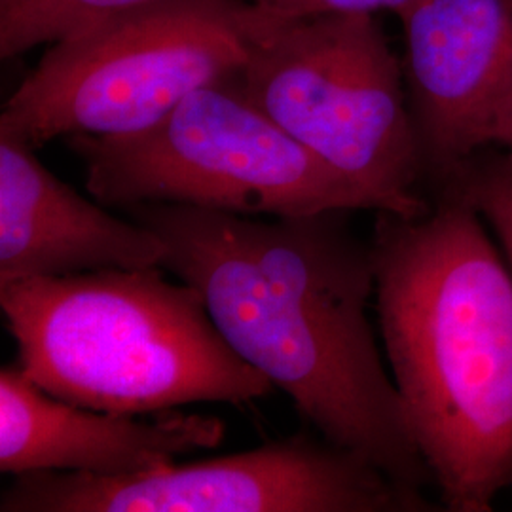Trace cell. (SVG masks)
<instances>
[{"label": "cell", "mask_w": 512, "mask_h": 512, "mask_svg": "<svg viewBox=\"0 0 512 512\" xmlns=\"http://www.w3.org/2000/svg\"><path fill=\"white\" fill-rule=\"evenodd\" d=\"M164 239L162 268L202 293L226 342L300 420L408 488H435L366 315L372 247L348 209L262 220L143 203L122 209Z\"/></svg>", "instance_id": "cell-1"}, {"label": "cell", "mask_w": 512, "mask_h": 512, "mask_svg": "<svg viewBox=\"0 0 512 512\" xmlns=\"http://www.w3.org/2000/svg\"><path fill=\"white\" fill-rule=\"evenodd\" d=\"M427 198L374 211L378 321L440 503L490 512L512 492V274L469 203Z\"/></svg>", "instance_id": "cell-2"}, {"label": "cell", "mask_w": 512, "mask_h": 512, "mask_svg": "<svg viewBox=\"0 0 512 512\" xmlns=\"http://www.w3.org/2000/svg\"><path fill=\"white\" fill-rule=\"evenodd\" d=\"M160 268L0 285L16 365L61 401L116 414L268 397L274 384L226 342L202 293Z\"/></svg>", "instance_id": "cell-3"}, {"label": "cell", "mask_w": 512, "mask_h": 512, "mask_svg": "<svg viewBox=\"0 0 512 512\" xmlns=\"http://www.w3.org/2000/svg\"><path fill=\"white\" fill-rule=\"evenodd\" d=\"M249 97L374 211L429 207L404 67L376 14L283 16L251 4Z\"/></svg>", "instance_id": "cell-4"}, {"label": "cell", "mask_w": 512, "mask_h": 512, "mask_svg": "<svg viewBox=\"0 0 512 512\" xmlns=\"http://www.w3.org/2000/svg\"><path fill=\"white\" fill-rule=\"evenodd\" d=\"M101 205L169 203L249 217L374 211L344 175L256 105L241 71L198 88L158 124L122 135H71Z\"/></svg>", "instance_id": "cell-5"}, {"label": "cell", "mask_w": 512, "mask_h": 512, "mask_svg": "<svg viewBox=\"0 0 512 512\" xmlns=\"http://www.w3.org/2000/svg\"><path fill=\"white\" fill-rule=\"evenodd\" d=\"M251 4L164 0L52 42L4 103L0 133L27 147L150 128L247 61Z\"/></svg>", "instance_id": "cell-6"}, {"label": "cell", "mask_w": 512, "mask_h": 512, "mask_svg": "<svg viewBox=\"0 0 512 512\" xmlns=\"http://www.w3.org/2000/svg\"><path fill=\"white\" fill-rule=\"evenodd\" d=\"M437 503L359 454L302 431L255 450L143 475L27 473L0 512H433Z\"/></svg>", "instance_id": "cell-7"}, {"label": "cell", "mask_w": 512, "mask_h": 512, "mask_svg": "<svg viewBox=\"0 0 512 512\" xmlns=\"http://www.w3.org/2000/svg\"><path fill=\"white\" fill-rule=\"evenodd\" d=\"M399 19L427 192L478 150L512 78V0H416Z\"/></svg>", "instance_id": "cell-8"}, {"label": "cell", "mask_w": 512, "mask_h": 512, "mask_svg": "<svg viewBox=\"0 0 512 512\" xmlns=\"http://www.w3.org/2000/svg\"><path fill=\"white\" fill-rule=\"evenodd\" d=\"M224 421L167 410L143 418L84 408L38 387L18 365L0 370V471L84 473L124 478L213 450Z\"/></svg>", "instance_id": "cell-9"}, {"label": "cell", "mask_w": 512, "mask_h": 512, "mask_svg": "<svg viewBox=\"0 0 512 512\" xmlns=\"http://www.w3.org/2000/svg\"><path fill=\"white\" fill-rule=\"evenodd\" d=\"M164 239L82 198L35 156L0 133V285L162 266Z\"/></svg>", "instance_id": "cell-10"}, {"label": "cell", "mask_w": 512, "mask_h": 512, "mask_svg": "<svg viewBox=\"0 0 512 512\" xmlns=\"http://www.w3.org/2000/svg\"><path fill=\"white\" fill-rule=\"evenodd\" d=\"M158 2L164 0H0V57L25 54Z\"/></svg>", "instance_id": "cell-11"}, {"label": "cell", "mask_w": 512, "mask_h": 512, "mask_svg": "<svg viewBox=\"0 0 512 512\" xmlns=\"http://www.w3.org/2000/svg\"><path fill=\"white\" fill-rule=\"evenodd\" d=\"M446 192L469 203L501 241L512 270V158L495 147H482L465 158L437 186L425 192Z\"/></svg>", "instance_id": "cell-12"}, {"label": "cell", "mask_w": 512, "mask_h": 512, "mask_svg": "<svg viewBox=\"0 0 512 512\" xmlns=\"http://www.w3.org/2000/svg\"><path fill=\"white\" fill-rule=\"evenodd\" d=\"M274 10L283 16L319 14H376L389 10L401 16L416 0H243Z\"/></svg>", "instance_id": "cell-13"}, {"label": "cell", "mask_w": 512, "mask_h": 512, "mask_svg": "<svg viewBox=\"0 0 512 512\" xmlns=\"http://www.w3.org/2000/svg\"><path fill=\"white\" fill-rule=\"evenodd\" d=\"M495 147L512 158V78L495 99L478 135V148Z\"/></svg>", "instance_id": "cell-14"}]
</instances>
